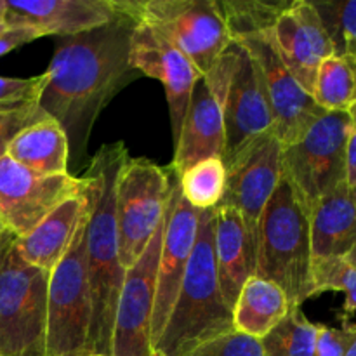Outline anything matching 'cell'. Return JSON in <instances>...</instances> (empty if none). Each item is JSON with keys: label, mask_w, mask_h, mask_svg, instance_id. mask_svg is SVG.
Wrapping results in <instances>:
<instances>
[{"label": "cell", "mask_w": 356, "mask_h": 356, "mask_svg": "<svg viewBox=\"0 0 356 356\" xmlns=\"http://www.w3.org/2000/svg\"><path fill=\"white\" fill-rule=\"evenodd\" d=\"M134 6L124 0L117 19L86 33L63 37L45 70L38 106L65 131L70 163L83 167L90 132L101 111L139 75L129 63Z\"/></svg>", "instance_id": "cell-1"}, {"label": "cell", "mask_w": 356, "mask_h": 356, "mask_svg": "<svg viewBox=\"0 0 356 356\" xmlns=\"http://www.w3.org/2000/svg\"><path fill=\"white\" fill-rule=\"evenodd\" d=\"M127 156L120 141L101 146L80 176L86 183V257L92 302L89 355L111 356L115 313L125 275L117 226V177Z\"/></svg>", "instance_id": "cell-2"}, {"label": "cell", "mask_w": 356, "mask_h": 356, "mask_svg": "<svg viewBox=\"0 0 356 356\" xmlns=\"http://www.w3.org/2000/svg\"><path fill=\"white\" fill-rule=\"evenodd\" d=\"M232 330L233 309L222 298L216 266L214 211H202L186 273L153 351L163 356H191L200 344Z\"/></svg>", "instance_id": "cell-3"}, {"label": "cell", "mask_w": 356, "mask_h": 356, "mask_svg": "<svg viewBox=\"0 0 356 356\" xmlns=\"http://www.w3.org/2000/svg\"><path fill=\"white\" fill-rule=\"evenodd\" d=\"M309 212L287 174L271 195L259 219L256 277L277 284L291 308L313 298Z\"/></svg>", "instance_id": "cell-4"}, {"label": "cell", "mask_w": 356, "mask_h": 356, "mask_svg": "<svg viewBox=\"0 0 356 356\" xmlns=\"http://www.w3.org/2000/svg\"><path fill=\"white\" fill-rule=\"evenodd\" d=\"M14 240L0 250V356H45L51 271L24 263Z\"/></svg>", "instance_id": "cell-5"}, {"label": "cell", "mask_w": 356, "mask_h": 356, "mask_svg": "<svg viewBox=\"0 0 356 356\" xmlns=\"http://www.w3.org/2000/svg\"><path fill=\"white\" fill-rule=\"evenodd\" d=\"M87 212L68 252L51 271L47 289L45 356H87L92 322L86 257Z\"/></svg>", "instance_id": "cell-6"}, {"label": "cell", "mask_w": 356, "mask_h": 356, "mask_svg": "<svg viewBox=\"0 0 356 356\" xmlns=\"http://www.w3.org/2000/svg\"><path fill=\"white\" fill-rule=\"evenodd\" d=\"M134 3L139 19L152 24L209 75L233 38L218 0H145Z\"/></svg>", "instance_id": "cell-7"}, {"label": "cell", "mask_w": 356, "mask_h": 356, "mask_svg": "<svg viewBox=\"0 0 356 356\" xmlns=\"http://www.w3.org/2000/svg\"><path fill=\"white\" fill-rule=\"evenodd\" d=\"M351 129L348 111H325L298 141L282 149V170L287 174L308 212L346 181V145Z\"/></svg>", "instance_id": "cell-8"}, {"label": "cell", "mask_w": 356, "mask_h": 356, "mask_svg": "<svg viewBox=\"0 0 356 356\" xmlns=\"http://www.w3.org/2000/svg\"><path fill=\"white\" fill-rule=\"evenodd\" d=\"M172 177L146 159H127L117 177V226L120 263L139 259L167 214Z\"/></svg>", "instance_id": "cell-9"}, {"label": "cell", "mask_w": 356, "mask_h": 356, "mask_svg": "<svg viewBox=\"0 0 356 356\" xmlns=\"http://www.w3.org/2000/svg\"><path fill=\"white\" fill-rule=\"evenodd\" d=\"M259 68L268 103L275 122V134L282 146L298 141L325 110L318 106L308 90L299 86L282 61L273 40V28L233 37Z\"/></svg>", "instance_id": "cell-10"}, {"label": "cell", "mask_w": 356, "mask_h": 356, "mask_svg": "<svg viewBox=\"0 0 356 356\" xmlns=\"http://www.w3.org/2000/svg\"><path fill=\"white\" fill-rule=\"evenodd\" d=\"M167 216V214H165ZM165 219L132 266L125 268L115 313L111 356H152V318L155 308L156 271Z\"/></svg>", "instance_id": "cell-11"}, {"label": "cell", "mask_w": 356, "mask_h": 356, "mask_svg": "<svg viewBox=\"0 0 356 356\" xmlns=\"http://www.w3.org/2000/svg\"><path fill=\"white\" fill-rule=\"evenodd\" d=\"M83 186L82 177L40 176L3 155L0 159V225L21 238L61 202L82 193Z\"/></svg>", "instance_id": "cell-12"}, {"label": "cell", "mask_w": 356, "mask_h": 356, "mask_svg": "<svg viewBox=\"0 0 356 356\" xmlns=\"http://www.w3.org/2000/svg\"><path fill=\"white\" fill-rule=\"evenodd\" d=\"M282 149L280 139L271 132L257 139L226 165V188L218 207H229L238 212L256 252L259 219L280 183Z\"/></svg>", "instance_id": "cell-13"}, {"label": "cell", "mask_w": 356, "mask_h": 356, "mask_svg": "<svg viewBox=\"0 0 356 356\" xmlns=\"http://www.w3.org/2000/svg\"><path fill=\"white\" fill-rule=\"evenodd\" d=\"M236 44V42H235ZM225 167L257 139L275 132L273 115L259 68L252 56L236 44L235 65L226 90L225 104Z\"/></svg>", "instance_id": "cell-14"}, {"label": "cell", "mask_w": 356, "mask_h": 356, "mask_svg": "<svg viewBox=\"0 0 356 356\" xmlns=\"http://www.w3.org/2000/svg\"><path fill=\"white\" fill-rule=\"evenodd\" d=\"M129 63L139 75L160 80L165 87L170 127L176 143L193 87L202 76L200 72L159 30L138 16L131 33Z\"/></svg>", "instance_id": "cell-15"}, {"label": "cell", "mask_w": 356, "mask_h": 356, "mask_svg": "<svg viewBox=\"0 0 356 356\" xmlns=\"http://www.w3.org/2000/svg\"><path fill=\"white\" fill-rule=\"evenodd\" d=\"M198 211L188 205L179 191L177 177L172 179L169 205H167L165 229H163L162 250H160L159 271H156L155 308L152 318V346L159 343L167 318L176 302L181 282L186 273L188 261L197 240Z\"/></svg>", "instance_id": "cell-16"}, {"label": "cell", "mask_w": 356, "mask_h": 356, "mask_svg": "<svg viewBox=\"0 0 356 356\" xmlns=\"http://www.w3.org/2000/svg\"><path fill=\"white\" fill-rule=\"evenodd\" d=\"M273 40L289 72L312 94L320 65L334 56L332 42L313 2H289L273 24Z\"/></svg>", "instance_id": "cell-17"}, {"label": "cell", "mask_w": 356, "mask_h": 356, "mask_svg": "<svg viewBox=\"0 0 356 356\" xmlns=\"http://www.w3.org/2000/svg\"><path fill=\"white\" fill-rule=\"evenodd\" d=\"M122 10L124 0H6V24L63 38L111 23Z\"/></svg>", "instance_id": "cell-18"}, {"label": "cell", "mask_w": 356, "mask_h": 356, "mask_svg": "<svg viewBox=\"0 0 356 356\" xmlns=\"http://www.w3.org/2000/svg\"><path fill=\"white\" fill-rule=\"evenodd\" d=\"M225 152V113L222 101L209 87L204 76L198 79L191 92L190 104L174 143V160L170 170L179 177L202 160L221 159Z\"/></svg>", "instance_id": "cell-19"}, {"label": "cell", "mask_w": 356, "mask_h": 356, "mask_svg": "<svg viewBox=\"0 0 356 356\" xmlns=\"http://www.w3.org/2000/svg\"><path fill=\"white\" fill-rule=\"evenodd\" d=\"M214 256L219 287L233 309L243 284L256 275V247L236 211L214 209Z\"/></svg>", "instance_id": "cell-20"}, {"label": "cell", "mask_w": 356, "mask_h": 356, "mask_svg": "<svg viewBox=\"0 0 356 356\" xmlns=\"http://www.w3.org/2000/svg\"><path fill=\"white\" fill-rule=\"evenodd\" d=\"M86 212L87 200L83 191L61 202L30 233L14 240V247L21 259L40 270H54L68 252Z\"/></svg>", "instance_id": "cell-21"}, {"label": "cell", "mask_w": 356, "mask_h": 356, "mask_svg": "<svg viewBox=\"0 0 356 356\" xmlns=\"http://www.w3.org/2000/svg\"><path fill=\"white\" fill-rule=\"evenodd\" d=\"M313 259L346 257L356 247V202L350 186L341 183L309 211Z\"/></svg>", "instance_id": "cell-22"}, {"label": "cell", "mask_w": 356, "mask_h": 356, "mask_svg": "<svg viewBox=\"0 0 356 356\" xmlns=\"http://www.w3.org/2000/svg\"><path fill=\"white\" fill-rule=\"evenodd\" d=\"M7 156L40 176L70 174L68 139L52 118L19 132L7 148Z\"/></svg>", "instance_id": "cell-23"}, {"label": "cell", "mask_w": 356, "mask_h": 356, "mask_svg": "<svg viewBox=\"0 0 356 356\" xmlns=\"http://www.w3.org/2000/svg\"><path fill=\"white\" fill-rule=\"evenodd\" d=\"M289 312L285 292L273 282L254 275L243 284L233 306V327L261 341Z\"/></svg>", "instance_id": "cell-24"}, {"label": "cell", "mask_w": 356, "mask_h": 356, "mask_svg": "<svg viewBox=\"0 0 356 356\" xmlns=\"http://www.w3.org/2000/svg\"><path fill=\"white\" fill-rule=\"evenodd\" d=\"M312 96L325 111H348L356 103V65L353 59L330 56L316 72Z\"/></svg>", "instance_id": "cell-25"}, {"label": "cell", "mask_w": 356, "mask_h": 356, "mask_svg": "<svg viewBox=\"0 0 356 356\" xmlns=\"http://www.w3.org/2000/svg\"><path fill=\"white\" fill-rule=\"evenodd\" d=\"M179 191L195 211H214L226 188V167L222 159L202 160L177 177Z\"/></svg>", "instance_id": "cell-26"}, {"label": "cell", "mask_w": 356, "mask_h": 356, "mask_svg": "<svg viewBox=\"0 0 356 356\" xmlns=\"http://www.w3.org/2000/svg\"><path fill=\"white\" fill-rule=\"evenodd\" d=\"M320 323H312L301 308L291 312L261 339L263 356H313Z\"/></svg>", "instance_id": "cell-27"}, {"label": "cell", "mask_w": 356, "mask_h": 356, "mask_svg": "<svg viewBox=\"0 0 356 356\" xmlns=\"http://www.w3.org/2000/svg\"><path fill=\"white\" fill-rule=\"evenodd\" d=\"M313 296L322 292H343L344 306L341 320L348 322L356 313V268L344 257L313 259L312 263Z\"/></svg>", "instance_id": "cell-28"}, {"label": "cell", "mask_w": 356, "mask_h": 356, "mask_svg": "<svg viewBox=\"0 0 356 356\" xmlns=\"http://www.w3.org/2000/svg\"><path fill=\"white\" fill-rule=\"evenodd\" d=\"M332 42L334 56L356 59V0L313 2Z\"/></svg>", "instance_id": "cell-29"}, {"label": "cell", "mask_w": 356, "mask_h": 356, "mask_svg": "<svg viewBox=\"0 0 356 356\" xmlns=\"http://www.w3.org/2000/svg\"><path fill=\"white\" fill-rule=\"evenodd\" d=\"M221 3L226 24L232 33L236 35L250 33V31L273 28L278 14L289 6V2H247V0H225Z\"/></svg>", "instance_id": "cell-30"}, {"label": "cell", "mask_w": 356, "mask_h": 356, "mask_svg": "<svg viewBox=\"0 0 356 356\" xmlns=\"http://www.w3.org/2000/svg\"><path fill=\"white\" fill-rule=\"evenodd\" d=\"M45 80V73L30 79L0 76V111H14L38 103Z\"/></svg>", "instance_id": "cell-31"}, {"label": "cell", "mask_w": 356, "mask_h": 356, "mask_svg": "<svg viewBox=\"0 0 356 356\" xmlns=\"http://www.w3.org/2000/svg\"><path fill=\"white\" fill-rule=\"evenodd\" d=\"M191 356H263L261 341L232 330L200 344Z\"/></svg>", "instance_id": "cell-32"}, {"label": "cell", "mask_w": 356, "mask_h": 356, "mask_svg": "<svg viewBox=\"0 0 356 356\" xmlns=\"http://www.w3.org/2000/svg\"><path fill=\"white\" fill-rule=\"evenodd\" d=\"M45 118L51 117L38 106V103L14 111H0V159L7 155V148L19 132Z\"/></svg>", "instance_id": "cell-33"}, {"label": "cell", "mask_w": 356, "mask_h": 356, "mask_svg": "<svg viewBox=\"0 0 356 356\" xmlns=\"http://www.w3.org/2000/svg\"><path fill=\"white\" fill-rule=\"evenodd\" d=\"M356 334V323L343 322V327H318L313 356H344Z\"/></svg>", "instance_id": "cell-34"}, {"label": "cell", "mask_w": 356, "mask_h": 356, "mask_svg": "<svg viewBox=\"0 0 356 356\" xmlns=\"http://www.w3.org/2000/svg\"><path fill=\"white\" fill-rule=\"evenodd\" d=\"M42 35L37 30H31L26 26H7L6 30L0 33V56L7 54V52L14 51V49L21 47L24 44L37 40Z\"/></svg>", "instance_id": "cell-35"}, {"label": "cell", "mask_w": 356, "mask_h": 356, "mask_svg": "<svg viewBox=\"0 0 356 356\" xmlns=\"http://www.w3.org/2000/svg\"><path fill=\"white\" fill-rule=\"evenodd\" d=\"M346 184L351 191L356 188V124L353 120L346 145Z\"/></svg>", "instance_id": "cell-36"}, {"label": "cell", "mask_w": 356, "mask_h": 356, "mask_svg": "<svg viewBox=\"0 0 356 356\" xmlns=\"http://www.w3.org/2000/svg\"><path fill=\"white\" fill-rule=\"evenodd\" d=\"M13 238H16V236H14L13 233L7 232V229L3 228L2 225H0V249H2V247L6 245V243L9 242V240H13Z\"/></svg>", "instance_id": "cell-37"}, {"label": "cell", "mask_w": 356, "mask_h": 356, "mask_svg": "<svg viewBox=\"0 0 356 356\" xmlns=\"http://www.w3.org/2000/svg\"><path fill=\"white\" fill-rule=\"evenodd\" d=\"M6 28V0H0V33H2Z\"/></svg>", "instance_id": "cell-38"}, {"label": "cell", "mask_w": 356, "mask_h": 356, "mask_svg": "<svg viewBox=\"0 0 356 356\" xmlns=\"http://www.w3.org/2000/svg\"><path fill=\"white\" fill-rule=\"evenodd\" d=\"M344 356H356V334H355L353 341H351V344L348 346V350H346V353H344Z\"/></svg>", "instance_id": "cell-39"}, {"label": "cell", "mask_w": 356, "mask_h": 356, "mask_svg": "<svg viewBox=\"0 0 356 356\" xmlns=\"http://www.w3.org/2000/svg\"><path fill=\"white\" fill-rule=\"evenodd\" d=\"M344 259H348V261H350V263H351V264H353V266L356 268V247H355V249H353V250H351V252H350V254H348V256H346V257H344Z\"/></svg>", "instance_id": "cell-40"}, {"label": "cell", "mask_w": 356, "mask_h": 356, "mask_svg": "<svg viewBox=\"0 0 356 356\" xmlns=\"http://www.w3.org/2000/svg\"><path fill=\"white\" fill-rule=\"evenodd\" d=\"M152 356H163L162 353H159V351H153V355Z\"/></svg>", "instance_id": "cell-41"}, {"label": "cell", "mask_w": 356, "mask_h": 356, "mask_svg": "<svg viewBox=\"0 0 356 356\" xmlns=\"http://www.w3.org/2000/svg\"><path fill=\"white\" fill-rule=\"evenodd\" d=\"M351 193H353V198H355V202H356V188H355L353 191H351Z\"/></svg>", "instance_id": "cell-42"}, {"label": "cell", "mask_w": 356, "mask_h": 356, "mask_svg": "<svg viewBox=\"0 0 356 356\" xmlns=\"http://www.w3.org/2000/svg\"><path fill=\"white\" fill-rule=\"evenodd\" d=\"M87 356H104V355H87Z\"/></svg>", "instance_id": "cell-43"}, {"label": "cell", "mask_w": 356, "mask_h": 356, "mask_svg": "<svg viewBox=\"0 0 356 356\" xmlns=\"http://www.w3.org/2000/svg\"><path fill=\"white\" fill-rule=\"evenodd\" d=\"M0 250H2V249H0Z\"/></svg>", "instance_id": "cell-44"}]
</instances>
